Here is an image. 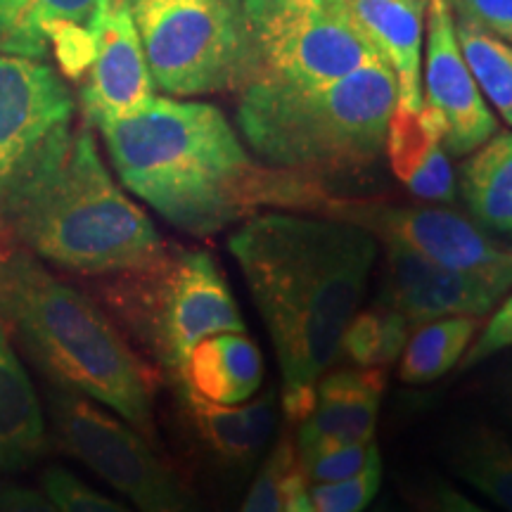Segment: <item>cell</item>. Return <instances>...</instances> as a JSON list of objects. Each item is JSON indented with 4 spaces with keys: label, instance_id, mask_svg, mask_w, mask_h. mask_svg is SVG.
<instances>
[{
    "label": "cell",
    "instance_id": "obj_1",
    "mask_svg": "<svg viewBox=\"0 0 512 512\" xmlns=\"http://www.w3.org/2000/svg\"><path fill=\"white\" fill-rule=\"evenodd\" d=\"M228 249L273 339L287 418L299 425L363 302L377 238L349 221L273 211L249 216Z\"/></svg>",
    "mask_w": 512,
    "mask_h": 512
},
{
    "label": "cell",
    "instance_id": "obj_2",
    "mask_svg": "<svg viewBox=\"0 0 512 512\" xmlns=\"http://www.w3.org/2000/svg\"><path fill=\"white\" fill-rule=\"evenodd\" d=\"M98 131L124 188L197 238L254 216L256 207L316 211L328 197L316 178L249 157L226 114L209 102L155 98Z\"/></svg>",
    "mask_w": 512,
    "mask_h": 512
},
{
    "label": "cell",
    "instance_id": "obj_3",
    "mask_svg": "<svg viewBox=\"0 0 512 512\" xmlns=\"http://www.w3.org/2000/svg\"><path fill=\"white\" fill-rule=\"evenodd\" d=\"M0 223L38 259L76 273L131 275L166 254L155 223L107 171L88 124L74 126L0 207Z\"/></svg>",
    "mask_w": 512,
    "mask_h": 512
},
{
    "label": "cell",
    "instance_id": "obj_4",
    "mask_svg": "<svg viewBox=\"0 0 512 512\" xmlns=\"http://www.w3.org/2000/svg\"><path fill=\"white\" fill-rule=\"evenodd\" d=\"M0 316L60 387L102 403L147 437L155 432L150 368L105 311L31 252L0 254Z\"/></svg>",
    "mask_w": 512,
    "mask_h": 512
},
{
    "label": "cell",
    "instance_id": "obj_5",
    "mask_svg": "<svg viewBox=\"0 0 512 512\" xmlns=\"http://www.w3.org/2000/svg\"><path fill=\"white\" fill-rule=\"evenodd\" d=\"M396 95L384 62L320 86L254 79L240 91L238 128L271 169L309 178L347 174L384 152Z\"/></svg>",
    "mask_w": 512,
    "mask_h": 512
},
{
    "label": "cell",
    "instance_id": "obj_6",
    "mask_svg": "<svg viewBox=\"0 0 512 512\" xmlns=\"http://www.w3.org/2000/svg\"><path fill=\"white\" fill-rule=\"evenodd\" d=\"M155 88L174 95L242 91L261 64L240 0H126Z\"/></svg>",
    "mask_w": 512,
    "mask_h": 512
},
{
    "label": "cell",
    "instance_id": "obj_7",
    "mask_svg": "<svg viewBox=\"0 0 512 512\" xmlns=\"http://www.w3.org/2000/svg\"><path fill=\"white\" fill-rule=\"evenodd\" d=\"M138 275V330L174 377L195 344L221 332H245L230 287L216 259L207 252H166L155 266Z\"/></svg>",
    "mask_w": 512,
    "mask_h": 512
},
{
    "label": "cell",
    "instance_id": "obj_8",
    "mask_svg": "<svg viewBox=\"0 0 512 512\" xmlns=\"http://www.w3.org/2000/svg\"><path fill=\"white\" fill-rule=\"evenodd\" d=\"M259 79L320 86L382 62L332 0H240Z\"/></svg>",
    "mask_w": 512,
    "mask_h": 512
},
{
    "label": "cell",
    "instance_id": "obj_9",
    "mask_svg": "<svg viewBox=\"0 0 512 512\" xmlns=\"http://www.w3.org/2000/svg\"><path fill=\"white\" fill-rule=\"evenodd\" d=\"M50 427L62 451L81 460L140 512H188V494L176 472L136 427L93 399L60 387L50 394Z\"/></svg>",
    "mask_w": 512,
    "mask_h": 512
},
{
    "label": "cell",
    "instance_id": "obj_10",
    "mask_svg": "<svg viewBox=\"0 0 512 512\" xmlns=\"http://www.w3.org/2000/svg\"><path fill=\"white\" fill-rule=\"evenodd\" d=\"M76 100L46 60L0 55V207L67 143Z\"/></svg>",
    "mask_w": 512,
    "mask_h": 512
},
{
    "label": "cell",
    "instance_id": "obj_11",
    "mask_svg": "<svg viewBox=\"0 0 512 512\" xmlns=\"http://www.w3.org/2000/svg\"><path fill=\"white\" fill-rule=\"evenodd\" d=\"M316 214L349 221L375 238L401 242L437 264L512 290V247L486 233L475 219L441 207H394L328 197Z\"/></svg>",
    "mask_w": 512,
    "mask_h": 512
},
{
    "label": "cell",
    "instance_id": "obj_12",
    "mask_svg": "<svg viewBox=\"0 0 512 512\" xmlns=\"http://www.w3.org/2000/svg\"><path fill=\"white\" fill-rule=\"evenodd\" d=\"M425 100L444 128L448 155L467 157L498 131L496 117L479 91L458 46L456 17L448 0H427Z\"/></svg>",
    "mask_w": 512,
    "mask_h": 512
},
{
    "label": "cell",
    "instance_id": "obj_13",
    "mask_svg": "<svg viewBox=\"0 0 512 512\" xmlns=\"http://www.w3.org/2000/svg\"><path fill=\"white\" fill-rule=\"evenodd\" d=\"M117 0H0V55L46 60L55 53L64 76L83 79L98 31Z\"/></svg>",
    "mask_w": 512,
    "mask_h": 512
},
{
    "label": "cell",
    "instance_id": "obj_14",
    "mask_svg": "<svg viewBox=\"0 0 512 512\" xmlns=\"http://www.w3.org/2000/svg\"><path fill=\"white\" fill-rule=\"evenodd\" d=\"M382 242L387 252L389 306L415 328L448 316L482 318L508 294L491 280L441 266L401 242Z\"/></svg>",
    "mask_w": 512,
    "mask_h": 512
},
{
    "label": "cell",
    "instance_id": "obj_15",
    "mask_svg": "<svg viewBox=\"0 0 512 512\" xmlns=\"http://www.w3.org/2000/svg\"><path fill=\"white\" fill-rule=\"evenodd\" d=\"M155 81L126 0H117L98 31L95 55L79 93L88 126L126 119L155 100Z\"/></svg>",
    "mask_w": 512,
    "mask_h": 512
},
{
    "label": "cell",
    "instance_id": "obj_16",
    "mask_svg": "<svg viewBox=\"0 0 512 512\" xmlns=\"http://www.w3.org/2000/svg\"><path fill=\"white\" fill-rule=\"evenodd\" d=\"M382 394V368L356 366L320 377L316 384V406L309 418L299 422V456L325 451V448L373 441Z\"/></svg>",
    "mask_w": 512,
    "mask_h": 512
},
{
    "label": "cell",
    "instance_id": "obj_17",
    "mask_svg": "<svg viewBox=\"0 0 512 512\" xmlns=\"http://www.w3.org/2000/svg\"><path fill=\"white\" fill-rule=\"evenodd\" d=\"M394 72L396 107L422 110V31L427 0H332Z\"/></svg>",
    "mask_w": 512,
    "mask_h": 512
},
{
    "label": "cell",
    "instance_id": "obj_18",
    "mask_svg": "<svg viewBox=\"0 0 512 512\" xmlns=\"http://www.w3.org/2000/svg\"><path fill=\"white\" fill-rule=\"evenodd\" d=\"M384 150L396 178L415 197L430 202L456 200V174L444 147V128L427 107L418 112L396 107Z\"/></svg>",
    "mask_w": 512,
    "mask_h": 512
},
{
    "label": "cell",
    "instance_id": "obj_19",
    "mask_svg": "<svg viewBox=\"0 0 512 512\" xmlns=\"http://www.w3.org/2000/svg\"><path fill=\"white\" fill-rule=\"evenodd\" d=\"M264 382V356L245 332H221L195 344L176 384L202 399L233 406L254 399Z\"/></svg>",
    "mask_w": 512,
    "mask_h": 512
},
{
    "label": "cell",
    "instance_id": "obj_20",
    "mask_svg": "<svg viewBox=\"0 0 512 512\" xmlns=\"http://www.w3.org/2000/svg\"><path fill=\"white\" fill-rule=\"evenodd\" d=\"M46 441V420L34 382L0 325V470L17 472L34 465L46 451Z\"/></svg>",
    "mask_w": 512,
    "mask_h": 512
},
{
    "label": "cell",
    "instance_id": "obj_21",
    "mask_svg": "<svg viewBox=\"0 0 512 512\" xmlns=\"http://www.w3.org/2000/svg\"><path fill=\"white\" fill-rule=\"evenodd\" d=\"M178 389L192 427L216 456L230 463H247L264 451L275 427L273 394L223 406L202 399L183 384Z\"/></svg>",
    "mask_w": 512,
    "mask_h": 512
},
{
    "label": "cell",
    "instance_id": "obj_22",
    "mask_svg": "<svg viewBox=\"0 0 512 512\" xmlns=\"http://www.w3.org/2000/svg\"><path fill=\"white\" fill-rule=\"evenodd\" d=\"M460 195L479 226L512 238V133H494L465 159Z\"/></svg>",
    "mask_w": 512,
    "mask_h": 512
},
{
    "label": "cell",
    "instance_id": "obj_23",
    "mask_svg": "<svg viewBox=\"0 0 512 512\" xmlns=\"http://www.w3.org/2000/svg\"><path fill=\"white\" fill-rule=\"evenodd\" d=\"M448 465L465 484L512 512V437L503 430L486 422L460 427L448 444Z\"/></svg>",
    "mask_w": 512,
    "mask_h": 512
},
{
    "label": "cell",
    "instance_id": "obj_24",
    "mask_svg": "<svg viewBox=\"0 0 512 512\" xmlns=\"http://www.w3.org/2000/svg\"><path fill=\"white\" fill-rule=\"evenodd\" d=\"M477 330L479 318L472 316H448L418 325L401 351V380L406 384L439 380L458 366Z\"/></svg>",
    "mask_w": 512,
    "mask_h": 512
},
{
    "label": "cell",
    "instance_id": "obj_25",
    "mask_svg": "<svg viewBox=\"0 0 512 512\" xmlns=\"http://www.w3.org/2000/svg\"><path fill=\"white\" fill-rule=\"evenodd\" d=\"M456 36L479 91L512 126V46L465 19H456Z\"/></svg>",
    "mask_w": 512,
    "mask_h": 512
},
{
    "label": "cell",
    "instance_id": "obj_26",
    "mask_svg": "<svg viewBox=\"0 0 512 512\" xmlns=\"http://www.w3.org/2000/svg\"><path fill=\"white\" fill-rule=\"evenodd\" d=\"M408 328V320L389 304L354 313L342 335L339 354L358 368L389 366L406 347Z\"/></svg>",
    "mask_w": 512,
    "mask_h": 512
},
{
    "label": "cell",
    "instance_id": "obj_27",
    "mask_svg": "<svg viewBox=\"0 0 512 512\" xmlns=\"http://www.w3.org/2000/svg\"><path fill=\"white\" fill-rule=\"evenodd\" d=\"M299 467H302L306 482L309 484H328L339 482L358 475L366 470L370 463L380 460V446L377 441H366V444H349L325 448V451H313L299 456Z\"/></svg>",
    "mask_w": 512,
    "mask_h": 512
},
{
    "label": "cell",
    "instance_id": "obj_28",
    "mask_svg": "<svg viewBox=\"0 0 512 512\" xmlns=\"http://www.w3.org/2000/svg\"><path fill=\"white\" fill-rule=\"evenodd\" d=\"M382 484V460L370 463L354 477L328 484H311V501L316 512H363L373 503Z\"/></svg>",
    "mask_w": 512,
    "mask_h": 512
},
{
    "label": "cell",
    "instance_id": "obj_29",
    "mask_svg": "<svg viewBox=\"0 0 512 512\" xmlns=\"http://www.w3.org/2000/svg\"><path fill=\"white\" fill-rule=\"evenodd\" d=\"M43 489L60 512H131L64 467H50L43 475Z\"/></svg>",
    "mask_w": 512,
    "mask_h": 512
},
{
    "label": "cell",
    "instance_id": "obj_30",
    "mask_svg": "<svg viewBox=\"0 0 512 512\" xmlns=\"http://www.w3.org/2000/svg\"><path fill=\"white\" fill-rule=\"evenodd\" d=\"M294 458H297V446L287 439L280 441L266 458V463L261 465V470L256 472L240 512H285L283 475Z\"/></svg>",
    "mask_w": 512,
    "mask_h": 512
},
{
    "label": "cell",
    "instance_id": "obj_31",
    "mask_svg": "<svg viewBox=\"0 0 512 512\" xmlns=\"http://www.w3.org/2000/svg\"><path fill=\"white\" fill-rule=\"evenodd\" d=\"M448 5L456 19H465L512 46V0H448Z\"/></svg>",
    "mask_w": 512,
    "mask_h": 512
},
{
    "label": "cell",
    "instance_id": "obj_32",
    "mask_svg": "<svg viewBox=\"0 0 512 512\" xmlns=\"http://www.w3.org/2000/svg\"><path fill=\"white\" fill-rule=\"evenodd\" d=\"M512 347V294L498 306L489 323L484 325L482 335L470 344L465 356L460 358V368H475L479 363L491 358L498 351Z\"/></svg>",
    "mask_w": 512,
    "mask_h": 512
},
{
    "label": "cell",
    "instance_id": "obj_33",
    "mask_svg": "<svg viewBox=\"0 0 512 512\" xmlns=\"http://www.w3.org/2000/svg\"><path fill=\"white\" fill-rule=\"evenodd\" d=\"M0 512H60L48 494L17 484H0Z\"/></svg>",
    "mask_w": 512,
    "mask_h": 512
},
{
    "label": "cell",
    "instance_id": "obj_34",
    "mask_svg": "<svg viewBox=\"0 0 512 512\" xmlns=\"http://www.w3.org/2000/svg\"><path fill=\"white\" fill-rule=\"evenodd\" d=\"M283 503L285 512H316L311 501V484L306 482L299 458L287 465L283 475Z\"/></svg>",
    "mask_w": 512,
    "mask_h": 512
},
{
    "label": "cell",
    "instance_id": "obj_35",
    "mask_svg": "<svg viewBox=\"0 0 512 512\" xmlns=\"http://www.w3.org/2000/svg\"><path fill=\"white\" fill-rule=\"evenodd\" d=\"M427 512H491V510L472 503L470 498L460 494V491L453 489V486L441 484V486H437V491H434L430 510Z\"/></svg>",
    "mask_w": 512,
    "mask_h": 512
},
{
    "label": "cell",
    "instance_id": "obj_36",
    "mask_svg": "<svg viewBox=\"0 0 512 512\" xmlns=\"http://www.w3.org/2000/svg\"><path fill=\"white\" fill-rule=\"evenodd\" d=\"M498 392H501L503 406L512 413V363L510 368L501 375V380H498Z\"/></svg>",
    "mask_w": 512,
    "mask_h": 512
}]
</instances>
